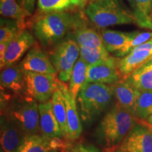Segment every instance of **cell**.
Listing matches in <instances>:
<instances>
[{
  "label": "cell",
  "instance_id": "cell-1",
  "mask_svg": "<svg viewBox=\"0 0 152 152\" xmlns=\"http://www.w3.org/2000/svg\"><path fill=\"white\" fill-rule=\"evenodd\" d=\"M77 22L71 14L64 11L42 14L35 20L32 30L42 46L50 48L64 39Z\"/></svg>",
  "mask_w": 152,
  "mask_h": 152
},
{
  "label": "cell",
  "instance_id": "cell-3",
  "mask_svg": "<svg viewBox=\"0 0 152 152\" xmlns=\"http://www.w3.org/2000/svg\"><path fill=\"white\" fill-rule=\"evenodd\" d=\"M114 95L111 85L87 83L77 94L80 116L86 125H90L107 109Z\"/></svg>",
  "mask_w": 152,
  "mask_h": 152
},
{
  "label": "cell",
  "instance_id": "cell-9",
  "mask_svg": "<svg viewBox=\"0 0 152 152\" xmlns=\"http://www.w3.org/2000/svg\"><path fill=\"white\" fill-rule=\"evenodd\" d=\"M35 45L33 34L28 30H23L9 42L2 61L0 62L1 69L16 64L24 54Z\"/></svg>",
  "mask_w": 152,
  "mask_h": 152
},
{
  "label": "cell",
  "instance_id": "cell-13",
  "mask_svg": "<svg viewBox=\"0 0 152 152\" xmlns=\"http://www.w3.org/2000/svg\"><path fill=\"white\" fill-rule=\"evenodd\" d=\"M19 65L23 71L42 74H57L50 58L36 44L28 51Z\"/></svg>",
  "mask_w": 152,
  "mask_h": 152
},
{
  "label": "cell",
  "instance_id": "cell-15",
  "mask_svg": "<svg viewBox=\"0 0 152 152\" xmlns=\"http://www.w3.org/2000/svg\"><path fill=\"white\" fill-rule=\"evenodd\" d=\"M68 147L61 138L48 139L41 134L25 137L18 152H57Z\"/></svg>",
  "mask_w": 152,
  "mask_h": 152
},
{
  "label": "cell",
  "instance_id": "cell-16",
  "mask_svg": "<svg viewBox=\"0 0 152 152\" xmlns=\"http://www.w3.org/2000/svg\"><path fill=\"white\" fill-rule=\"evenodd\" d=\"M0 82L1 89L11 92L14 96L25 94L24 74L20 65L14 64L1 69Z\"/></svg>",
  "mask_w": 152,
  "mask_h": 152
},
{
  "label": "cell",
  "instance_id": "cell-20",
  "mask_svg": "<svg viewBox=\"0 0 152 152\" xmlns=\"http://www.w3.org/2000/svg\"><path fill=\"white\" fill-rule=\"evenodd\" d=\"M139 91L152 90V61L151 60L133 71L125 79Z\"/></svg>",
  "mask_w": 152,
  "mask_h": 152
},
{
  "label": "cell",
  "instance_id": "cell-32",
  "mask_svg": "<svg viewBox=\"0 0 152 152\" xmlns=\"http://www.w3.org/2000/svg\"><path fill=\"white\" fill-rule=\"evenodd\" d=\"M16 1L29 16L33 14L35 9L36 0H16Z\"/></svg>",
  "mask_w": 152,
  "mask_h": 152
},
{
  "label": "cell",
  "instance_id": "cell-26",
  "mask_svg": "<svg viewBox=\"0 0 152 152\" xmlns=\"http://www.w3.org/2000/svg\"><path fill=\"white\" fill-rule=\"evenodd\" d=\"M152 115V90H137V117L144 119Z\"/></svg>",
  "mask_w": 152,
  "mask_h": 152
},
{
  "label": "cell",
  "instance_id": "cell-22",
  "mask_svg": "<svg viewBox=\"0 0 152 152\" xmlns=\"http://www.w3.org/2000/svg\"><path fill=\"white\" fill-rule=\"evenodd\" d=\"M137 32L125 33L112 30H102L100 35L104 46L109 52L115 54L134 37Z\"/></svg>",
  "mask_w": 152,
  "mask_h": 152
},
{
  "label": "cell",
  "instance_id": "cell-4",
  "mask_svg": "<svg viewBox=\"0 0 152 152\" xmlns=\"http://www.w3.org/2000/svg\"><path fill=\"white\" fill-rule=\"evenodd\" d=\"M1 114L5 115L23 131L25 135L41 134L39 104L27 95L12 96L1 106Z\"/></svg>",
  "mask_w": 152,
  "mask_h": 152
},
{
  "label": "cell",
  "instance_id": "cell-36",
  "mask_svg": "<svg viewBox=\"0 0 152 152\" xmlns=\"http://www.w3.org/2000/svg\"><path fill=\"white\" fill-rule=\"evenodd\" d=\"M114 152H128V151H123V150H121V149H117V150H115V151Z\"/></svg>",
  "mask_w": 152,
  "mask_h": 152
},
{
  "label": "cell",
  "instance_id": "cell-10",
  "mask_svg": "<svg viewBox=\"0 0 152 152\" xmlns=\"http://www.w3.org/2000/svg\"><path fill=\"white\" fill-rule=\"evenodd\" d=\"M118 59L110 56L108 59L88 66L87 83L113 85L122 79L117 65Z\"/></svg>",
  "mask_w": 152,
  "mask_h": 152
},
{
  "label": "cell",
  "instance_id": "cell-29",
  "mask_svg": "<svg viewBox=\"0 0 152 152\" xmlns=\"http://www.w3.org/2000/svg\"><path fill=\"white\" fill-rule=\"evenodd\" d=\"M72 5L71 0H37L38 9L42 14L64 11Z\"/></svg>",
  "mask_w": 152,
  "mask_h": 152
},
{
  "label": "cell",
  "instance_id": "cell-6",
  "mask_svg": "<svg viewBox=\"0 0 152 152\" xmlns=\"http://www.w3.org/2000/svg\"><path fill=\"white\" fill-rule=\"evenodd\" d=\"M79 56V45L73 37L66 38L53 47L49 58L56 69L58 79L63 83L70 80Z\"/></svg>",
  "mask_w": 152,
  "mask_h": 152
},
{
  "label": "cell",
  "instance_id": "cell-19",
  "mask_svg": "<svg viewBox=\"0 0 152 152\" xmlns=\"http://www.w3.org/2000/svg\"><path fill=\"white\" fill-rule=\"evenodd\" d=\"M73 38L79 46L90 48L106 49L102 36L93 28L83 26L80 23L76 25L73 33Z\"/></svg>",
  "mask_w": 152,
  "mask_h": 152
},
{
  "label": "cell",
  "instance_id": "cell-18",
  "mask_svg": "<svg viewBox=\"0 0 152 152\" xmlns=\"http://www.w3.org/2000/svg\"><path fill=\"white\" fill-rule=\"evenodd\" d=\"M116 104L137 117V90L124 79L111 85Z\"/></svg>",
  "mask_w": 152,
  "mask_h": 152
},
{
  "label": "cell",
  "instance_id": "cell-8",
  "mask_svg": "<svg viewBox=\"0 0 152 152\" xmlns=\"http://www.w3.org/2000/svg\"><path fill=\"white\" fill-rule=\"evenodd\" d=\"M151 58L152 39L133 49L122 58L118 59V68L122 79H126L133 71L151 60Z\"/></svg>",
  "mask_w": 152,
  "mask_h": 152
},
{
  "label": "cell",
  "instance_id": "cell-28",
  "mask_svg": "<svg viewBox=\"0 0 152 152\" xmlns=\"http://www.w3.org/2000/svg\"><path fill=\"white\" fill-rule=\"evenodd\" d=\"M23 30L16 20L9 18H1L0 42H9Z\"/></svg>",
  "mask_w": 152,
  "mask_h": 152
},
{
  "label": "cell",
  "instance_id": "cell-30",
  "mask_svg": "<svg viewBox=\"0 0 152 152\" xmlns=\"http://www.w3.org/2000/svg\"><path fill=\"white\" fill-rule=\"evenodd\" d=\"M152 39V32H144V33H138L137 32L132 39L128 42L122 49L115 53V56L118 57H124L128 55L133 49L140 46L142 44L147 42Z\"/></svg>",
  "mask_w": 152,
  "mask_h": 152
},
{
  "label": "cell",
  "instance_id": "cell-31",
  "mask_svg": "<svg viewBox=\"0 0 152 152\" xmlns=\"http://www.w3.org/2000/svg\"><path fill=\"white\" fill-rule=\"evenodd\" d=\"M66 152H102L97 147L92 144H85L82 143L68 146Z\"/></svg>",
  "mask_w": 152,
  "mask_h": 152
},
{
  "label": "cell",
  "instance_id": "cell-12",
  "mask_svg": "<svg viewBox=\"0 0 152 152\" xmlns=\"http://www.w3.org/2000/svg\"><path fill=\"white\" fill-rule=\"evenodd\" d=\"M25 134L5 115L1 114L0 143L1 152H18L23 142Z\"/></svg>",
  "mask_w": 152,
  "mask_h": 152
},
{
  "label": "cell",
  "instance_id": "cell-25",
  "mask_svg": "<svg viewBox=\"0 0 152 152\" xmlns=\"http://www.w3.org/2000/svg\"><path fill=\"white\" fill-rule=\"evenodd\" d=\"M0 12L4 18L16 20L23 29L26 27V17L30 16L16 0H0Z\"/></svg>",
  "mask_w": 152,
  "mask_h": 152
},
{
  "label": "cell",
  "instance_id": "cell-2",
  "mask_svg": "<svg viewBox=\"0 0 152 152\" xmlns=\"http://www.w3.org/2000/svg\"><path fill=\"white\" fill-rule=\"evenodd\" d=\"M134 115L118 104L105 114L96 130L99 142L108 148L116 147L134 126Z\"/></svg>",
  "mask_w": 152,
  "mask_h": 152
},
{
  "label": "cell",
  "instance_id": "cell-24",
  "mask_svg": "<svg viewBox=\"0 0 152 152\" xmlns=\"http://www.w3.org/2000/svg\"><path fill=\"white\" fill-rule=\"evenodd\" d=\"M50 100L52 102L55 116L58 121L61 130L63 138L67 140L68 125L66 102L64 93H63L61 89L60 88V85L59 87L55 91Z\"/></svg>",
  "mask_w": 152,
  "mask_h": 152
},
{
  "label": "cell",
  "instance_id": "cell-7",
  "mask_svg": "<svg viewBox=\"0 0 152 152\" xmlns=\"http://www.w3.org/2000/svg\"><path fill=\"white\" fill-rule=\"evenodd\" d=\"M25 94L33 99L45 103L52 99L57 89L59 87L61 80L57 74H42L30 71H23Z\"/></svg>",
  "mask_w": 152,
  "mask_h": 152
},
{
  "label": "cell",
  "instance_id": "cell-17",
  "mask_svg": "<svg viewBox=\"0 0 152 152\" xmlns=\"http://www.w3.org/2000/svg\"><path fill=\"white\" fill-rule=\"evenodd\" d=\"M41 134L48 139L61 138L62 132L53 110L51 100L39 104Z\"/></svg>",
  "mask_w": 152,
  "mask_h": 152
},
{
  "label": "cell",
  "instance_id": "cell-37",
  "mask_svg": "<svg viewBox=\"0 0 152 152\" xmlns=\"http://www.w3.org/2000/svg\"><path fill=\"white\" fill-rule=\"evenodd\" d=\"M151 61H152V58H151Z\"/></svg>",
  "mask_w": 152,
  "mask_h": 152
},
{
  "label": "cell",
  "instance_id": "cell-35",
  "mask_svg": "<svg viewBox=\"0 0 152 152\" xmlns=\"http://www.w3.org/2000/svg\"><path fill=\"white\" fill-rule=\"evenodd\" d=\"M147 121H148V123H149V125H151V126L152 127V115H150V116H149L147 118Z\"/></svg>",
  "mask_w": 152,
  "mask_h": 152
},
{
  "label": "cell",
  "instance_id": "cell-33",
  "mask_svg": "<svg viewBox=\"0 0 152 152\" xmlns=\"http://www.w3.org/2000/svg\"><path fill=\"white\" fill-rule=\"evenodd\" d=\"M9 42H0V62L2 61Z\"/></svg>",
  "mask_w": 152,
  "mask_h": 152
},
{
  "label": "cell",
  "instance_id": "cell-21",
  "mask_svg": "<svg viewBox=\"0 0 152 152\" xmlns=\"http://www.w3.org/2000/svg\"><path fill=\"white\" fill-rule=\"evenodd\" d=\"M135 23L152 30V0H128Z\"/></svg>",
  "mask_w": 152,
  "mask_h": 152
},
{
  "label": "cell",
  "instance_id": "cell-27",
  "mask_svg": "<svg viewBox=\"0 0 152 152\" xmlns=\"http://www.w3.org/2000/svg\"><path fill=\"white\" fill-rule=\"evenodd\" d=\"M80 47V56L90 65L96 64L102 62L109 58V52L106 49H96L90 48L84 46H79Z\"/></svg>",
  "mask_w": 152,
  "mask_h": 152
},
{
  "label": "cell",
  "instance_id": "cell-14",
  "mask_svg": "<svg viewBox=\"0 0 152 152\" xmlns=\"http://www.w3.org/2000/svg\"><path fill=\"white\" fill-rule=\"evenodd\" d=\"M60 88L64 93L66 102L68 125L67 140L73 141L78 139L83 132L81 121L80 119V116L76 104V99L70 93L68 87L61 81Z\"/></svg>",
  "mask_w": 152,
  "mask_h": 152
},
{
  "label": "cell",
  "instance_id": "cell-5",
  "mask_svg": "<svg viewBox=\"0 0 152 152\" xmlns=\"http://www.w3.org/2000/svg\"><path fill=\"white\" fill-rule=\"evenodd\" d=\"M85 12L91 22L99 28L135 23L132 13L125 9L119 0H92Z\"/></svg>",
  "mask_w": 152,
  "mask_h": 152
},
{
  "label": "cell",
  "instance_id": "cell-23",
  "mask_svg": "<svg viewBox=\"0 0 152 152\" xmlns=\"http://www.w3.org/2000/svg\"><path fill=\"white\" fill-rule=\"evenodd\" d=\"M88 64L80 56L76 61L70 78L68 89L73 98L76 99L82 87L87 83Z\"/></svg>",
  "mask_w": 152,
  "mask_h": 152
},
{
  "label": "cell",
  "instance_id": "cell-34",
  "mask_svg": "<svg viewBox=\"0 0 152 152\" xmlns=\"http://www.w3.org/2000/svg\"><path fill=\"white\" fill-rule=\"evenodd\" d=\"M72 4L74 6L79 7H83L87 2V0H71Z\"/></svg>",
  "mask_w": 152,
  "mask_h": 152
},
{
  "label": "cell",
  "instance_id": "cell-11",
  "mask_svg": "<svg viewBox=\"0 0 152 152\" xmlns=\"http://www.w3.org/2000/svg\"><path fill=\"white\" fill-rule=\"evenodd\" d=\"M119 149L128 152H152V131L141 125H134Z\"/></svg>",
  "mask_w": 152,
  "mask_h": 152
}]
</instances>
